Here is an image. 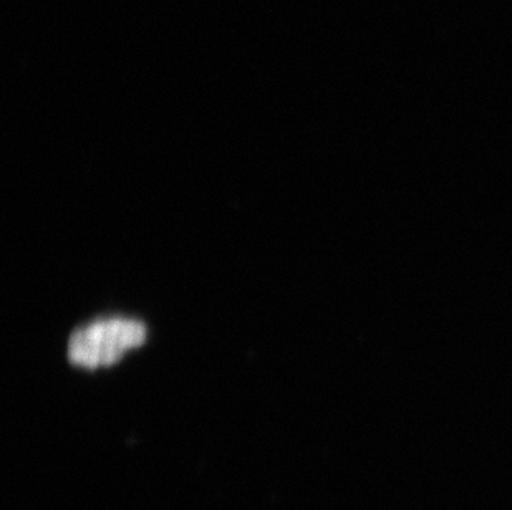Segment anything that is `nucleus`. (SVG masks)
<instances>
[{
	"label": "nucleus",
	"mask_w": 512,
	"mask_h": 510,
	"mask_svg": "<svg viewBox=\"0 0 512 510\" xmlns=\"http://www.w3.org/2000/svg\"><path fill=\"white\" fill-rule=\"evenodd\" d=\"M146 342L145 323L125 317L95 320L80 327L68 338L70 363L85 370L112 366L126 353Z\"/></svg>",
	"instance_id": "obj_1"
}]
</instances>
